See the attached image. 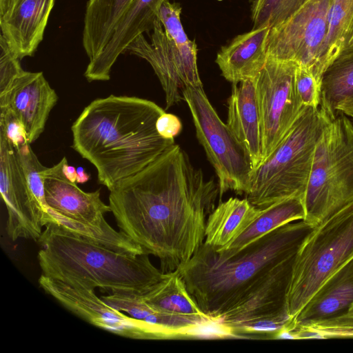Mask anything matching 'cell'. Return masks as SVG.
<instances>
[{"label": "cell", "mask_w": 353, "mask_h": 353, "mask_svg": "<svg viewBox=\"0 0 353 353\" xmlns=\"http://www.w3.org/2000/svg\"><path fill=\"white\" fill-rule=\"evenodd\" d=\"M320 109L328 117L353 110V49L343 51L325 69L319 83Z\"/></svg>", "instance_id": "cell-24"}, {"label": "cell", "mask_w": 353, "mask_h": 353, "mask_svg": "<svg viewBox=\"0 0 353 353\" xmlns=\"http://www.w3.org/2000/svg\"><path fill=\"white\" fill-rule=\"evenodd\" d=\"M127 51L150 64L165 92L167 109L183 100L182 92L185 85L179 76L168 37L159 17L154 22L150 42L141 34L129 45Z\"/></svg>", "instance_id": "cell-21"}, {"label": "cell", "mask_w": 353, "mask_h": 353, "mask_svg": "<svg viewBox=\"0 0 353 353\" xmlns=\"http://www.w3.org/2000/svg\"><path fill=\"white\" fill-rule=\"evenodd\" d=\"M352 201L353 123L338 112L328 117L316 143L304 221L316 226Z\"/></svg>", "instance_id": "cell-6"}, {"label": "cell", "mask_w": 353, "mask_h": 353, "mask_svg": "<svg viewBox=\"0 0 353 353\" xmlns=\"http://www.w3.org/2000/svg\"><path fill=\"white\" fill-rule=\"evenodd\" d=\"M140 294L146 303L161 311L212 319L201 311L192 298L177 270L167 272L160 282Z\"/></svg>", "instance_id": "cell-27"}, {"label": "cell", "mask_w": 353, "mask_h": 353, "mask_svg": "<svg viewBox=\"0 0 353 353\" xmlns=\"http://www.w3.org/2000/svg\"><path fill=\"white\" fill-rule=\"evenodd\" d=\"M315 226L304 220L286 223L226 255L203 243L177 270L201 311L219 322L279 264L295 255Z\"/></svg>", "instance_id": "cell-3"}, {"label": "cell", "mask_w": 353, "mask_h": 353, "mask_svg": "<svg viewBox=\"0 0 353 353\" xmlns=\"http://www.w3.org/2000/svg\"><path fill=\"white\" fill-rule=\"evenodd\" d=\"M269 26L252 28L239 34L218 52L215 62L222 76L232 84L254 79L268 60Z\"/></svg>", "instance_id": "cell-19"}, {"label": "cell", "mask_w": 353, "mask_h": 353, "mask_svg": "<svg viewBox=\"0 0 353 353\" xmlns=\"http://www.w3.org/2000/svg\"><path fill=\"white\" fill-rule=\"evenodd\" d=\"M16 0H0V17L4 16L11 8Z\"/></svg>", "instance_id": "cell-37"}, {"label": "cell", "mask_w": 353, "mask_h": 353, "mask_svg": "<svg viewBox=\"0 0 353 353\" xmlns=\"http://www.w3.org/2000/svg\"><path fill=\"white\" fill-rule=\"evenodd\" d=\"M330 3L309 0L285 22L270 28L266 41L268 57L307 68L319 85Z\"/></svg>", "instance_id": "cell-11"}, {"label": "cell", "mask_w": 353, "mask_h": 353, "mask_svg": "<svg viewBox=\"0 0 353 353\" xmlns=\"http://www.w3.org/2000/svg\"><path fill=\"white\" fill-rule=\"evenodd\" d=\"M328 117L320 108L305 106L274 151L252 173L246 199L263 209L306 191L319 136Z\"/></svg>", "instance_id": "cell-5"}, {"label": "cell", "mask_w": 353, "mask_h": 353, "mask_svg": "<svg viewBox=\"0 0 353 353\" xmlns=\"http://www.w3.org/2000/svg\"><path fill=\"white\" fill-rule=\"evenodd\" d=\"M63 171L67 178L72 182L77 181V169L68 165V161L65 163Z\"/></svg>", "instance_id": "cell-36"}, {"label": "cell", "mask_w": 353, "mask_h": 353, "mask_svg": "<svg viewBox=\"0 0 353 353\" xmlns=\"http://www.w3.org/2000/svg\"><path fill=\"white\" fill-rule=\"evenodd\" d=\"M183 98L190 109L196 137L218 176L219 199L228 190L246 194L254 170L251 157L224 123L203 86H187Z\"/></svg>", "instance_id": "cell-9"}, {"label": "cell", "mask_w": 353, "mask_h": 353, "mask_svg": "<svg viewBox=\"0 0 353 353\" xmlns=\"http://www.w3.org/2000/svg\"><path fill=\"white\" fill-rule=\"evenodd\" d=\"M261 209L246 198L220 203L206 221L204 243L219 250L234 241L260 214Z\"/></svg>", "instance_id": "cell-23"}, {"label": "cell", "mask_w": 353, "mask_h": 353, "mask_svg": "<svg viewBox=\"0 0 353 353\" xmlns=\"http://www.w3.org/2000/svg\"><path fill=\"white\" fill-rule=\"evenodd\" d=\"M296 66L293 61L268 57L265 66L254 79L262 137V161L281 143L305 106L296 87Z\"/></svg>", "instance_id": "cell-10"}, {"label": "cell", "mask_w": 353, "mask_h": 353, "mask_svg": "<svg viewBox=\"0 0 353 353\" xmlns=\"http://www.w3.org/2000/svg\"><path fill=\"white\" fill-rule=\"evenodd\" d=\"M132 0H88L83 19L82 43L89 61L108 42L117 22Z\"/></svg>", "instance_id": "cell-25"}, {"label": "cell", "mask_w": 353, "mask_h": 353, "mask_svg": "<svg viewBox=\"0 0 353 353\" xmlns=\"http://www.w3.org/2000/svg\"><path fill=\"white\" fill-rule=\"evenodd\" d=\"M296 254L275 267L241 303L223 315L219 323L230 336L243 334L249 325L265 320L283 322L288 326L291 319L287 295Z\"/></svg>", "instance_id": "cell-14"}, {"label": "cell", "mask_w": 353, "mask_h": 353, "mask_svg": "<svg viewBox=\"0 0 353 353\" xmlns=\"http://www.w3.org/2000/svg\"><path fill=\"white\" fill-rule=\"evenodd\" d=\"M58 96L43 72L23 71L8 90L0 96V108L10 109L23 125L28 141L34 142L42 134Z\"/></svg>", "instance_id": "cell-16"}, {"label": "cell", "mask_w": 353, "mask_h": 353, "mask_svg": "<svg viewBox=\"0 0 353 353\" xmlns=\"http://www.w3.org/2000/svg\"><path fill=\"white\" fill-rule=\"evenodd\" d=\"M295 82L298 94L303 104L305 106L319 108V85L310 70L297 64Z\"/></svg>", "instance_id": "cell-33"}, {"label": "cell", "mask_w": 353, "mask_h": 353, "mask_svg": "<svg viewBox=\"0 0 353 353\" xmlns=\"http://www.w3.org/2000/svg\"><path fill=\"white\" fill-rule=\"evenodd\" d=\"M156 127L162 137L174 139L181 132L182 123L176 115L165 112L158 118Z\"/></svg>", "instance_id": "cell-35"}, {"label": "cell", "mask_w": 353, "mask_h": 353, "mask_svg": "<svg viewBox=\"0 0 353 353\" xmlns=\"http://www.w3.org/2000/svg\"><path fill=\"white\" fill-rule=\"evenodd\" d=\"M164 112L154 102L136 97L97 99L73 123L72 147L96 168L99 183L110 191L174 144L157 130Z\"/></svg>", "instance_id": "cell-2"}, {"label": "cell", "mask_w": 353, "mask_h": 353, "mask_svg": "<svg viewBox=\"0 0 353 353\" xmlns=\"http://www.w3.org/2000/svg\"><path fill=\"white\" fill-rule=\"evenodd\" d=\"M37 241L41 275L68 285L144 294L166 274L151 263L148 254L115 251L56 223L48 224Z\"/></svg>", "instance_id": "cell-4"}, {"label": "cell", "mask_w": 353, "mask_h": 353, "mask_svg": "<svg viewBox=\"0 0 353 353\" xmlns=\"http://www.w3.org/2000/svg\"><path fill=\"white\" fill-rule=\"evenodd\" d=\"M219 195L177 144L110 191L119 231L159 258L163 273L187 262L205 241L206 221Z\"/></svg>", "instance_id": "cell-1"}, {"label": "cell", "mask_w": 353, "mask_h": 353, "mask_svg": "<svg viewBox=\"0 0 353 353\" xmlns=\"http://www.w3.org/2000/svg\"><path fill=\"white\" fill-rule=\"evenodd\" d=\"M0 192L8 211L6 230L12 241H38L42 228L57 223L32 193L16 148L0 131Z\"/></svg>", "instance_id": "cell-13"}, {"label": "cell", "mask_w": 353, "mask_h": 353, "mask_svg": "<svg viewBox=\"0 0 353 353\" xmlns=\"http://www.w3.org/2000/svg\"><path fill=\"white\" fill-rule=\"evenodd\" d=\"M54 3L55 0H16L0 17L1 34L20 60L34 54Z\"/></svg>", "instance_id": "cell-17"}, {"label": "cell", "mask_w": 353, "mask_h": 353, "mask_svg": "<svg viewBox=\"0 0 353 353\" xmlns=\"http://www.w3.org/2000/svg\"><path fill=\"white\" fill-rule=\"evenodd\" d=\"M0 96L4 94L24 70L20 59L9 47L4 37L0 35Z\"/></svg>", "instance_id": "cell-32"}, {"label": "cell", "mask_w": 353, "mask_h": 353, "mask_svg": "<svg viewBox=\"0 0 353 353\" xmlns=\"http://www.w3.org/2000/svg\"><path fill=\"white\" fill-rule=\"evenodd\" d=\"M39 284L65 309L105 331L132 339H172L165 330L113 307L97 296L94 289L68 285L43 275L39 277Z\"/></svg>", "instance_id": "cell-12"}, {"label": "cell", "mask_w": 353, "mask_h": 353, "mask_svg": "<svg viewBox=\"0 0 353 353\" xmlns=\"http://www.w3.org/2000/svg\"><path fill=\"white\" fill-rule=\"evenodd\" d=\"M63 157L41 171L46 200L57 224L69 231L119 252L141 254L143 248L125 233L114 230L104 214L111 212L101 199L99 190L87 192L65 176Z\"/></svg>", "instance_id": "cell-8"}, {"label": "cell", "mask_w": 353, "mask_h": 353, "mask_svg": "<svg viewBox=\"0 0 353 353\" xmlns=\"http://www.w3.org/2000/svg\"><path fill=\"white\" fill-rule=\"evenodd\" d=\"M303 198L294 196L261 209L260 214L234 241L222 250L226 255L239 252L252 242L290 222L304 220Z\"/></svg>", "instance_id": "cell-26"}, {"label": "cell", "mask_w": 353, "mask_h": 353, "mask_svg": "<svg viewBox=\"0 0 353 353\" xmlns=\"http://www.w3.org/2000/svg\"><path fill=\"white\" fill-rule=\"evenodd\" d=\"M165 0H132L114 26L99 55L89 63L84 77L89 82L108 81L118 57L139 36L152 30Z\"/></svg>", "instance_id": "cell-15"}, {"label": "cell", "mask_w": 353, "mask_h": 353, "mask_svg": "<svg viewBox=\"0 0 353 353\" xmlns=\"http://www.w3.org/2000/svg\"><path fill=\"white\" fill-rule=\"evenodd\" d=\"M30 144L26 142L14 147L32 193L39 203L45 210L50 211L46 203L44 185L41 175L45 167L40 163Z\"/></svg>", "instance_id": "cell-30"}, {"label": "cell", "mask_w": 353, "mask_h": 353, "mask_svg": "<svg viewBox=\"0 0 353 353\" xmlns=\"http://www.w3.org/2000/svg\"><path fill=\"white\" fill-rule=\"evenodd\" d=\"M181 7L179 3L165 0L159 12L174 59L179 76L185 87L203 86L197 66V46L188 39L181 21Z\"/></svg>", "instance_id": "cell-22"}, {"label": "cell", "mask_w": 353, "mask_h": 353, "mask_svg": "<svg viewBox=\"0 0 353 353\" xmlns=\"http://www.w3.org/2000/svg\"><path fill=\"white\" fill-rule=\"evenodd\" d=\"M353 304V257L330 276L291 320V332L310 323L348 313Z\"/></svg>", "instance_id": "cell-18"}, {"label": "cell", "mask_w": 353, "mask_h": 353, "mask_svg": "<svg viewBox=\"0 0 353 353\" xmlns=\"http://www.w3.org/2000/svg\"><path fill=\"white\" fill-rule=\"evenodd\" d=\"M232 84L227 125L248 152L254 169L263 159L262 137L254 79Z\"/></svg>", "instance_id": "cell-20"}, {"label": "cell", "mask_w": 353, "mask_h": 353, "mask_svg": "<svg viewBox=\"0 0 353 353\" xmlns=\"http://www.w3.org/2000/svg\"><path fill=\"white\" fill-rule=\"evenodd\" d=\"M0 131L8 137L14 146L28 142L23 125L14 113L6 107L0 108Z\"/></svg>", "instance_id": "cell-34"}, {"label": "cell", "mask_w": 353, "mask_h": 353, "mask_svg": "<svg viewBox=\"0 0 353 353\" xmlns=\"http://www.w3.org/2000/svg\"><path fill=\"white\" fill-rule=\"evenodd\" d=\"M323 72L341 52L353 49V0H331Z\"/></svg>", "instance_id": "cell-28"}, {"label": "cell", "mask_w": 353, "mask_h": 353, "mask_svg": "<svg viewBox=\"0 0 353 353\" xmlns=\"http://www.w3.org/2000/svg\"><path fill=\"white\" fill-rule=\"evenodd\" d=\"M77 182L79 183H83L89 180L90 176L88 173H86L84 169L81 167H79L77 168Z\"/></svg>", "instance_id": "cell-38"}, {"label": "cell", "mask_w": 353, "mask_h": 353, "mask_svg": "<svg viewBox=\"0 0 353 353\" xmlns=\"http://www.w3.org/2000/svg\"><path fill=\"white\" fill-rule=\"evenodd\" d=\"M295 331H306L316 334L318 338L353 337V315L347 313L321 321L310 323Z\"/></svg>", "instance_id": "cell-31"}, {"label": "cell", "mask_w": 353, "mask_h": 353, "mask_svg": "<svg viewBox=\"0 0 353 353\" xmlns=\"http://www.w3.org/2000/svg\"><path fill=\"white\" fill-rule=\"evenodd\" d=\"M309 0H253L251 18L253 28L281 24L295 14Z\"/></svg>", "instance_id": "cell-29"}, {"label": "cell", "mask_w": 353, "mask_h": 353, "mask_svg": "<svg viewBox=\"0 0 353 353\" xmlns=\"http://www.w3.org/2000/svg\"><path fill=\"white\" fill-rule=\"evenodd\" d=\"M350 117H351L352 118V120H353V110L352 112H351V114H350Z\"/></svg>", "instance_id": "cell-40"}, {"label": "cell", "mask_w": 353, "mask_h": 353, "mask_svg": "<svg viewBox=\"0 0 353 353\" xmlns=\"http://www.w3.org/2000/svg\"><path fill=\"white\" fill-rule=\"evenodd\" d=\"M348 313L353 315V304L350 306Z\"/></svg>", "instance_id": "cell-39"}, {"label": "cell", "mask_w": 353, "mask_h": 353, "mask_svg": "<svg viewBox=\"0 0 353 353\" xmlns=\"http://www.w3.org/2000/svg\"><path fill=\"white\" fill-rule=\"evenodd\" d=\"M353 257V201L315 226L294 259L287 295L291 320L321 285Z\"/></svg>", "instance_id": "cell-7"}]
</instances>
